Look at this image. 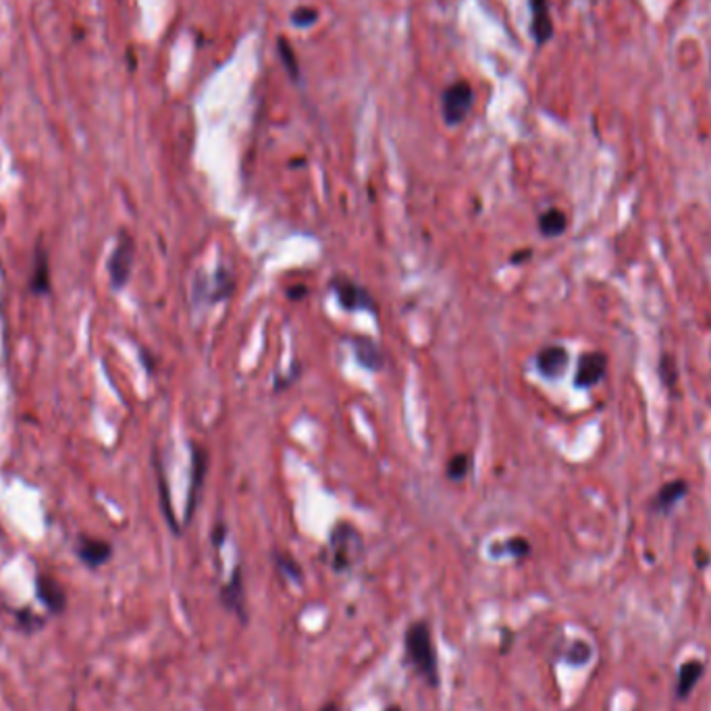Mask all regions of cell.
I'll return each mask as SVG.
<instances>
[{
    "instance_id": "6da1fadb",
    "label": "cell",
    "mask_w": 711,
    "mask_h": 711,
    "mask_svg": "<svg viewBox=\"0 0 711 711\" xmlns=\"http://www.w3.org/2000/svg\"><path fill=\"white\" fill-rule=\"evenodd\" d=\"M405 659L418 676L429 686H439V659H437L433 634L430 626L424 620L412 622L404 634Z\"/></svg>"
},
{
    "instance_id": "7a4b0ae2",
    "label": "cell",
    "mask_w": 711,
    "mask_h": 711,
    "mask_svg": "<svg viewBox=\"0 0 711 711\" xmlns=\"http://www.w3.org/2000/svg\"><path fill=\"white\" fill-rule=\"evenodd\" d=\"M364 552L360 530L349 522H337L329 536V560L335 572H346L354 568Z\"/></svg>"
},
{
    "instance_id": "3957f363",
    "label": "cell",
    "mask_w": 711,
    "mask_h": 711,
    "mask_svg": "<svg viewBox=\"0 0 711 711\" xmlns=\"http://www.w3.org/2000/svg\"><path fill=\"white\" fill-rule=\"evenodd\" d=\"M235 274L229 271L227 266H218L212 277L206 274H196L192 285V298L193 302H206V304H218L225 302L233 296L235 291Z\"/></svg>"
},
{
    "instance_id": "277c9868",
    "label": "cell",
    "mask_w": 711,
    "mask_h": 711,
    "mask_svg": "<svg viewBox=\"0 0 711 711\" xmlns=\"http://www.w3.org/2000/svg\"><path fill=\"white\" fill-rule=\"evenodd\" d=\"M134 265H135V240L129 233L121 231L115 248H112V252L109 256V260H106V273H109L112 290L121 291L127 287Z\"/></svg>"
},
{
    "instance_id": "5b68a950",
    "label": "cell",
    "mask_w": 711,
    "mask_h": 711,
    "mask_svg": "<svg viewBox=\"0 0 711 711\" xmlns=\"http://www.w3.org/2000/svg\"><path fill=\"white\" fill-rule=\"evenodd\" d=\"M192 449V462H190V489H187L185 499V511L181 527H187L192 522L193 514H196L200 497H202V489L206 485V474H208V452L200 445V443H190Z\"/></svg>"
},
{
    "instance_id": "8992f818",
    "label": "cell",
    "mask_w": 711,
    "mask_h": 711,
    "mask_svg": "<svg viewBox=\"0 0 711 711\" xmlns=\"http://www.w3.org/2000/svg\"><path fill=\"white\" fill-rule=\"evenodd\" d=\"M474 104V92L468 81H454L441 94V115L449 127L464 123Z\"/></svg>"
},
{
    "instance_id": "52a82bcc",
    "label": "cell",
    "mask_w": 711,
    "mask_h": 711,
    "mask_svg": "<svg viewBox=\"0 0 711 711\" xmlns=\"http://www.w3.org/2000/svg\"><path fill=\"white\" fill-rule=\"evenodd\" d=\"M329 285L343 310L377 315V302H374V298L360 283H356L354 279L346 277V274H335Z\"/></svg>"
},
{
    "instance_id": "ba28073f",
    "label": "cell",
    "mask_w": 711,
    "mask_h": 711,
    "mask_svg": "<svg viewBox=\"0 0 711 711\" xmlns=\"http://www.w3.org/2000/svg\"><path fill=\"white\" fill-rule=\"evenodd\" d=\"M28 290L31 296H36V298L50 296V291H53V268H50V252H48L46 243H44L42 240L36 241L34 254H31V271H29Z\"/></svg>"
},
{
    "instance_id": "9c48e42d",
    "label": "cell",
    "mask_w": 711,
    "mask_h": 711,
    "mask_svg": "<svg viewBox=\"0 0 711 711\" xmlns=\"http://www.w3.org/2000/svg\"><path fill=\"white\" fill-rule=\"evenodd\" d=\"M73 552L78 555V560L90 570H98L104 564H109L112 560V545L110 541L100 539V536H90V535H79L75 539Z\"/></svg>"
},
{
    "instance_id": "30bf717a",
    "label": "cell",
    "mask_w": 711,
    "mask_h": 711,
    "mask_svg": "<svg viewBox=\"0 0 711 711\" xmlns=\"http://www.w3.org/2000/svg\"><path fill=\"white\" fill-rule=\"evenodd\" d=\"M34 589L36 599L44 605L48 614L61 616L67 609V591L54 576L37 572L34 578Z\"/></svg>"
},
{
    "instance_id": "8fae6325",
    "label": "cell",
    "mask_w": 711,
    "mask_h": 711,
    "mask_svg": "<svg viewBox=\"0 0 711 711\" xmlns=\"http://www.w3.org/2000/svg\"><path fill=\"white\" fill-rule=\"evenodd\" d=\"M221 603L225 609L231 611L237 620H248V608H246V591H243V570L241 566H235V570L231 572L227 583L221 586Z\"/></svg>"
},
{
    "instance_id": "7c38bea8",
    "label": "cell",
    "mask_w": 711,
    "mask_h": 711,
    "mask_svg": "<svg viewBox=\"0 0 711 711\" xmlns=\"http://www.w3.org/2000/svg\"><path fill=\"white\" fill-rule=\"evenodd\" d=\"M605 368H608V358L601 352H586L580 356L576 366V377H574V385L578 389H589V387L597 385L603 379Z\"/></svg>"
},
{
    "instance_id": "4fadbf2b",
    "label": "cell",
    "mask_w": 711,
    "mask_h": 711,
    "mask_svg": "<svg viewBox=\"0 0 711 711\" xmlns=\"http://www.w3.org/2000/svg\"><path fill=\"white\" fill-rule=\"evenodd\" d=\"M349 343H352L356 362H358L362 368H366V371H371V372L383 371L385 354L377 341L371 339V337L356 335V337H349Z\"/></svg>"
},
{
    "instance_id": "5bb4252c",
    "label": "cell",
    "mask_w": 711,
    "mask_h": 711,
    "mask_svg": "<svg viewBox=\"0 0 711 711\" xmlns=\"http://www.w3.org/2000/svg\"><path fill=\"white\" fill-rule=\"evenodd\" d=\"M530 34L536 46H543L553 37V21L547 0H530Z\"/></svg>"
},
{
    "instance_id": "9a60e30c",
    "label": "cell",
    "mask_w": 711,
    "mask_h": 711,
    "mask_svg": "<svg viewBox=\"0 0 711 711\" xmlns=\"http://www.w3.org/2000/svg\"><path fill=\"white\" fill-rule=\"evenodd\" d=\"M568 366V352L561 346H545L536 354V368L545 379H558Z\"/></svg>"
},
{
    "instance_id": "2e32d148",
    "label": "cell",
    "mask_w": 711,
    "mask_h": 711,
    "mask_svg": "<svg viewBox=\"0 0 711 711\" xmlns=\"http://www.w3.org/2000/svg\"><path fill=\"white\" fill-rule=\"evenodd\" d=\"M154 468H156V485H159V495H160V508H162V514L167 518V524L168 528L173 530L175 535H181L184 533V527H181V522L175 518V511H173V505H171V497H168V483H167V474H165V468H162V462L159 458V454L154 452Z\"/></svg>"
},
{
    "instance_id": "e0dca14e",
    "label": "cell",
    "mask_w": 711,
    "mask_h": 711,
    "mask_svg": "<svg viewBox=\"0 0 711 711\" xmlns=\"http://www.w3.org/2000/svg\"><path fill=\"white\" fill-rule=\"evenodd\" d=\"M703 661L699 659H692V661H686V664L680 667L678 672V682H676V695L678 699H684L689 697V692L695 689V684L699 682V678L703 676Z\"/></svg>"
},
{
    "instance_id": "ac0fdd59",
    "label": "cell",
    "mask_w": 711,
    "mask_h": 711,
    "mask_svg": "<svg viewBox=\"0 0 711 711\" xmlns=\"http://www.w3.org/2000/svg\"><path fill=\"white\" fill-rule=\"evenodd\" d=\"M686 491H689V489H686L684 480H672V483L664 485L659 489L658 497H655V502H653L655 510H659V511L672 510L674 505H676L680 499L686 495Z\"/></svg>"
},
{
    "instance_id": "d6986e66",
    "label": "cell",
    "mask_w": 711,
    "mask_h": 711,
    "mask_svg": "<svg viewBox=\"0 0 711 711\" xmlns=\"http://www.w3.org/2000/svg\"><path fill=\"white\" fill-rule=\"evenodd\" d=\"M568 227V218L560 208H549L539 217V231L545 237H560Z\"/></svg>"
},
{
    "instance_id": "ffe728a7",
    "label": "cell",
    "mask_w": 711,
    "mask_h": 711,
    "mask_svg": "<svg viewBox=\"0 0 711 711\" xmlns=\"http://www.w3.org/2000/svg\"><path fill=\"white\" fill-rule=\"evenodd\" d=\"M12 616H15L17 626L21 628V630H25L28 634L40 633V630L44 628V624H46V617L40 616V614H36V611L29 609V608H19V609L12 611Z\"/></svg>"
},
{
    "instance_id": "44dd1931",
    "label": "cell",
    "mask_w": 711,
    "mask_h": 711,
    "mask_svg": "<svg viewBox=\"0 0 711 711\" xmlns=\"http://www.w3.org/2000/svg\"><path fill=\"white\" fill-rule=\"evenodd\" d=\"M493 552V555H511V558H516V560H522V558H527V555L530 553V543L524 539V536H511L510 541H505L502 547H493L491 549Z\"/></svg>"
},
{
    "instance_id": "7402d4cb",
    "label": "cell",
    "mask_w": 711,
    "mask_h": 711,
    "mask_svg": "<svg viewBox=\"0 0 711 711\" xmlns=\"http://www.w3.org/2000/svg\"><path fill=\"white\" fill-rule=\"evenodd\" d=\"M273 560H274V566H277V570L283 574V576H287L290 580H296V583L302 580V568H299L298 561L293 560L290 553L274 552Z\"/></svg>"
},
{
    "instance_id": "603a6c76",
    "label": "cell",
    "mask_w": 711,
    "mask_h": 711,
    "mask_svg": "<svg viewBox=\"0 0 711 711\" xmlns=\"http://www.w3.org/2000/svg\"><path fill=\"white\" fill-rule=\"evenodd\" d=\"M470 468H472V460L468 454H455L452 455V460L447 462V478L449 480H464L468 474H470Z\"/></svg>"
},
{
    "instance_id": "cb8c5ba5",
    "label": "cell",
    "mask_w": 711,
    "mask_h": 711,
    "mask_svg": "<svg viewBox=\"0 0 711 711\" xmlns=\"http://www.w3.org/2000/svg\"><path fill=\"white\" fill-rule=\"evenodd\" d=\"M279 54H281V61H283L285 65V71L290 73V78L293 81L299 79V67H298V59H296V53H293L291 44H287L285 37H279Z\"/></svg>"
},
{
    "instance_id": "d4e9b609",
    "label": "cell",
    "mask_w": 711,
    "mask_h": 711,
    "mask_svg": "<svg viewBox=\"0 0 711 711\" xmlns=\"http://www.w3.org/2000/svg\"><path fill=\"white\" fill-rule=\"evenodd\" d=\"M316 21H318V11L312 9V6H299V9L291 12V23L299 29L312 28Z\"/></svg>"
},
{
    "instance_id": "484cf974",
    "label": "cell",
    "mask_w": 711,
    "mask_h": 711,
    "mask_svg": "<svg viewBox=\"0 0 711 711\" xmlns=\"http://www.w3.org/2000/svg\"><path fill=\"white\" fill-rule=\"evenodd\" d=\"M661 379H664L667 387H674V383H676V364H674L670 356L661 358Z\"/></svg>"
},
{
    "instance_id": "4316f807",
    "label": "cell",
    "mask_w": 711,
    "mask_h": 711,
    "mask_svg": "<svg viewBox=\"0 0 711 711\" xmlns=\"http://www.w3.org/2000/svg\"><path fill=\"white\" fill-rule=\"evenodd\" d=\"M225 536H227V527H225L223 522H218L215 530H212V545H215L217 549L221 547L225 543Z\"/></svg>"
},
{
    "instance_id": "83f0119b",
    "label": "cell",
    "mask_w": 711,
    "mask_h": 711,
    "mask_svg": "<svg viewBox=\"0 0 711 711\" xmlns=\"http://www.w3.org/2000/svg\"><path fill=\"white\" fill-rule=\"evenodd\" d=\"M308 296V287L306 285H291L287 287V298L293 299V302H298V299H302Z\"/></svg>"
},
{
    "instance_id": "f1b7e54d",
    "label": "cell",
    "mask_w": 711,
    "mask_h": 711,
    "mask_svg": "<svg viewBox=\"0 0 711 711\" xmlns=\"http://www.w3.org/2000/svg\"><path fill=\"white\" fill-rule=\"evenodd\" d=\"M530 249H524V252H516L514 256H511V265H520V262H527L528 258H530Z\"/></svg>"
},
{
    "instance_id": "f546056e",
    "label": "cell",
    "mask_w": 711,
    "mask_h": 711,
    "mask_svg": "<svg viewBox=\"0 0 711 711\" xmlns=\"http://www.w3.org/2000/svg\"><path fill=\"white\" fill-rule=\"evenodd\" d=\"M321 711H339V705H337L335 701H331V703L324 705V707H323Z\"/></svg>"
},
{
    "instance_id": "4dcf8cb0",
    "label": "cell",
    "mask_w": 711,
    "mask_h": 711,
    "mask_svg": "<svg viewBox=\"0 0 711 711\" xmlns=\"http://www.w3.org/2000/svg\"><path fill=\"white\" fill-rule=\"evenodd\" d=\"M383 711H404L402 707H399V705H389V707L387 709H383Z\"/></svg>"
}]
</instances>
